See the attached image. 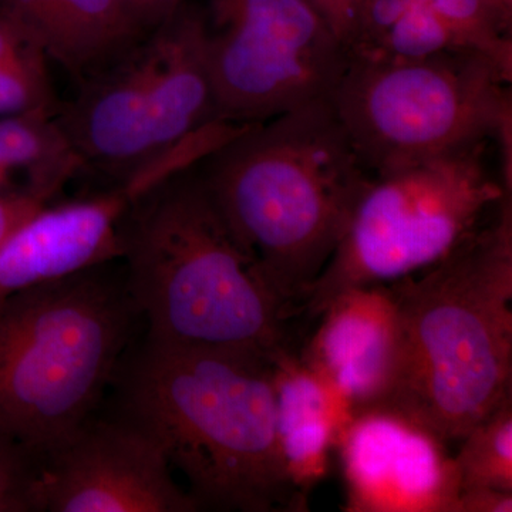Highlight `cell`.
Listing matches in <instances>:
<instances>
[{"label":"cell","instance_id":"cell-10","mask_svg":"<svg viewBox=\"0 0 512 512\" xmlns=\"http://www.w3.org/2000/svg\"><path fill=\"white\" fill-rule=\"evenodd\" d=\"M42 512H198L153 437L106 404L42 453Z\"/></svg>","mask_w":512,"mask_h":512},{"label":"cell","instance_id":"cell-22","mask_svg":"<svg viewBox=\"0 0 512 512\" xmlns=\"http://www.w3.org/2000/svg\"><path fill=\"white\" fill-rule=\"evenodd\" d=\"M512 493L478 488L458 494L457 512H511Z\"/></svg>","mask_w":512,"mask_h":512},{"label":"cell","instance_id":"cell-6","mask_svg":"<svg viewBox=\"0 0 512 512\" xmlns=\"http://www.w3.org/2000/svg\"><path fill=\"white\" fill-rule=\"evenodd\" d=\"M512 73L476 50L349 57L332 106L372 174L493 141L512 191Z\"/></svg>","mask_w":512,"mask_h":512},{"label":"cell","instance_id":"cell-20","mask_svg":"<svg viewBox=\"0 0 512 512\" xmlns=\"http://www.w3.org/2000/svg\"><path fill=\"white\" fill-rule=\"evenodd\" d=\"M365 0H313V6L348 49ZM348 52V50H346Z\"/></svg>","mask_w":512,"mask_h":512},{"label":"cell","instance_id":"cell-1","mask_svg":"<svg viewBox=\"0 0 512 512\" xmlns=\"http://www.w3.org/2000/svg\"><path fill=\"white\" fill-rule=\"evenodd\" d=\"M156 440L200 511H305L286 471L274 360L141 335L104 400Z\"/></svg>","mask_w":512,"mask_h":512},{"label":"cell","instance_id":"cell-4","mask_svg":"<svg viewBox=\"0 0 512 512\" xmlns=\"http://www.w3.org/2000/svg\"><path fill=\"white\" fill-rule=\"evenodd\" d=\"M198 171L272 291L302 315L373 175L332 101L248 124Z\"/></svg>","mask_w":512,"mask_h":512},{"label":"cell","instance_id":"cell-18","mask_svg":"<svg viewBox=\"0 0 512 512\" xmlns=\"http://www.w3.org/2000/svg\"><path fill=\"white\" fill-rule=\"evenodd\" d=\"M436 12L468 49L512 73V5L505 0H417Z\"/></svg>","mask_w":512,"mask_h":512},{"label":"cell","instance_id":"cell-7","mask_svg":"<svg viewBox=\"0 0 512 512\" xmlns=\"http://www.w3.org/2000/svg\"><path fill=\"white\" fill-rule=\"evenodd\" d=\"M207 20L181 6L116 60L77 83L56 119L84 164L127 181L218 119Z\"/></svg>","mask_w":512,"mask_h":512},{"label":"cell","instance_id":"cell-21","mask_svg":"<svg viewBox=\"0 0 512 512\" xmlns=\"http://www.w3.org/2000/svg\"><path fill=\"white\" fill-rule=\"evenodd\" d=\"M45 204L49 202L33 197L28 191L0 195V242L8 237L20 222L25 221Z\"/></svg>","mask_w":512,"mask_h":512},{"label":"cell","instance_id":"cell-14","mask_svg":"<svg viewBox=\"0 0 512 512\" xmlns=\"http://www.w3.org/2000/svg\"><path fill=\"white\" fill-rule=\"evenodd\" d=\"M0 13L18 23L77 83L146 35L120 0H0Z\"/></svg>","mask_w":512,"mask_h":512},{"label":"cell","instance_id":"cell-27","mask_svg":"<svg viewBox=\"0 0 512 512\" xmlns=\"http://www.w3.org/2000/svg\"><path fill=\"white\" fill-rule=\"evenodd\" d=\"M0 67H2V66H0Z\"/></svg>","mask_w":512,"mask_h":512},{"label":"cell","instance_id":"cell-5","mask_svg":"<svg viewBox=\"0 0 512 512\" xmlns=\"http://www.w3.org/2000/svg\"><path fill=\"white\" fill-rule=\"evenodd\" d=\"M114 262L0 298V437L43 453L103 406L143 323Z\"/></svg>","mask_w":512,"mask_h":512},{"label":"cell","instance_id":"cell-23","mask_svg":"<svg viewBox=\"0 0 512 512\" xmlns=\"http://www.w3.org/2000/svg\"><path fill=\"white\" fill-rule=\"evenodd\" d=\"M185 0H144V29L150 32L164 20L171 18Z\"/></svg>","mask_w":512,"mask_h":512},{"label":"cell","instance_id":"cell-8","mask_svg":"<svg viewBox=\"0 0 512 512\" xmlns=\"http://www.w3.org/2000/svg\"><path fill=\"white\" fill-rule=\"evenodd\" d=\"M493 144L478 141L373 174L303 318L318 319L348 289L393 284L430 268L476 231L511 194L493 173Z\"/></svg>","mask_w":512,"mask_h":512},{"label":"cell","instance_id":"cell-15","mask_svg":"<svg viewBox=\"0 0 512 512\" xmlns=\"http://www.w3.org/2000/svg\"><path fill=\"white\" fill-rule=\"evenodd\" d=\"M274 382L282 458L293 485L306 495L328 473L330 448L338 444L353 413L298 350L275 357Z\"/></svg>","mask_w":512,"mask_h":512},{"label":"cell","instance_id":"cell-13","mask_svg":"<svg viewBox=\"0 0 512 512\" xmlns=\"http://www.w3.org/2000/svg\"><path fill=\"white\" fill-rule=\"evenodd\" d=\"M318 319L299 356L346 400L353 416L375 410L392 379L399 342L392 286L339 293Z\"/></svg>","mask_w":512,"mask_h":512},{"label":"cell","instance_id":"cell-12","mask_svg":"<svg viewBox=\"0 0 512 512\" xmlns=\"http://www.w3.org/2000/svg\"><path fill=\"white\" fill-rule=\"evenodd\" d=\"M168 175L167 165L157 163L92 197L33 212L0 242V298L120 261L121 217Z\"/></svg>","mask_w":512,"mask_h":512},{"label":"cell","instance_id":"cell-9","mask_svg":"<svg viewBox=\"0 0 512 512\" xmlns=\"http://www.w3.org/2000/svg\"><path fill=\"white\" fill-rule=\"evenodd\" d=\"M211 20L218 119L262 123L332 101L349 56L308 0H211Z\"/></svg>","mask_w":512,"mask_h":512},{"label":"cell","instance_id":"cell-19","mask_svg":"<svg viewBox=\"0 0 512 512\" xmlns=\"http://www.w3.org/2000/svg\"><path fill=\"white\" fill-rule=\"evenodd\" d=\"M42 453L0 437V512H42Z\"/></svg>","mask_w":512,"mask_h":512},{"label":"cell","instance_id":"cell-3","mask_svg":"<svg viewBox=\"0 0 512 512\" xmlns=\"http://www.w3.org/2000/svg\"><path fill=\"white\" fill-rule=\"evenodd\" d=\"M399 342L370 412L402 417L444 444L512 396V198L420 276L390 284Z\"/></svg>","mask_w":512,"mask_h":512},{"label":"cell","instance_id":"cell-24","mask_svg":"<svg viewBox=\"0 0 512 512\" xmlns=\"http://www.w3.org/2000/svg\"><path fill=\"white\" fill-rule=\"evenodd\" d=\"M121 6L128 15V18L133 20L134 25L143 33L146 32L144 29V0H120Z\"/></svg>","mask_w":512,"mask_h":512},{"label":"cell","instance_id":"cell-17","mask_svg":"<svg viewBox=\"0 0 512 512\" xmlns=\"http://www.w3.org/2000/svg\"><path fill=\"white\" fill-rule=\"evenodd\" d=\"M454 458L461 491L490 488L512 493V396L460 441Z\"/></svg>","mask_w":512,"mask_h":512},{"label":"cell","instance_id":"cell-11","mask_svg":"<svg viewBox=\"0 0 512 512\" xmlns=\"http://www.w3.org/2000/svg\"><path fill=\"white\" fill-rule=\"evenodd\" d=\"M338 446L346 510L457 512L460 484L447 444L402 417L356 414Z\"/></svg>","mask_w":512,"mask_h":512},{"label":"cell","instance_id":"cell-16","mask_svg":"<svg viewBox=\"0 0 512 512\" xmlns=\"http://www.w3.org/2000/svg\"><path fill=\"white\" fill-rule=\"evenodd\" d=\"M0 167L25 175V190L52 202L84 164L72 141L46 110L28 111L0 119Z\"/></svg>","mask_w":512,"mask_h":512},{"label":"cell","instance_id":"cell-26","mask_svg":"<svg viewBox=\"0 0 512 512\" xmlns=\"http://www.w3.org/2000/svg\"><path fill=\"white\" fill-rule=\"evenodd\" d=\"M505 2H507L508 5H512V0H505Z\"/></svg>","mask_w":512,"mask_h":512},{"label":"cell","instance_id":"cell-25","mask_svg":"<svg viewBox=\"0 0 512 512\" xmlns=\"http://www.w3.org/2000/svg\"><path fill=\"white\" fill-rule=\"evenodd\" d=\"M16 173L8 168L0 167V195L13 194V192L26 191L16 184Z\"/></svg>","mask_w":512,"mask_h":512},{"label":"cell","instance_id":"cell-2","mask_svg":"<svg viewBox=\"0 0 512 512\" xmlns=\"http://www.w3.org/2000/svg\"><path fill=\"white\" fill-rule=\"evenodd\" d=\"M119 237L124 281L148 339L272 360L296 350L301 312L239 245L198 164L134 198Z\"/></svg>","mask_w":512,"mask_h":512}]
</instances>
